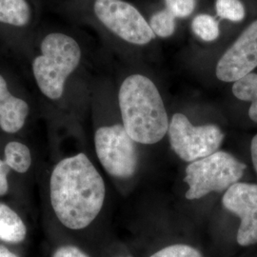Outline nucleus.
Listing matches in <instances>:
<instances>
[{"label":"nucleus","mask_w":257,"mask_h":257,"mask_svg":"<svg viewBox=\"0 0 257 257\" xmlns=\"http://www.w3.org/2000/svg\"><path fill=\"white\" fill-rule=\"evenodd\" d=\"M49 187L55 216L70 230L87 228L101 211L106 197L104 180L85 154L60 160Z\"/></svg>","instance_id":"nucleus-1"},{"label":"nucleus","mask_w":257,"mask_h":257,"mask_svg":"<svg viewBox=\"0 0 257 257\" xmlns=\"http://www.w3.org/2000/svg\"><path fill=\"white\" fill-rule=\"evenodd\" d=\"M83 55L82 45L71 33L52 23H41L25 66L45 101L55 104L64 98Z\"/></svg>","instance_id":"nucleus-2"},{"label":"nucleus","mask_w":257,"mask_h":257,"mask_svg":"<svg viewBox=\"0 0 257 257\" xmlns=\"http://www.w3.org/2000/svg\"><path fill=\"white\" fill-rule=\"evenodd\" d=\"M121 118L128 136L141 144H155L164 138L169 119L156 84L142 74H132L120 85Z\"/></svg>","instance_id":"nucleus-3"},{"label":"nucleus","mask_w":257,"mask_h":257,"mask_svg":"<svg viewBox=\"0 0 257 257\" xmlns=\"http://www.w3.org/2000/svg\"><path fill=\"white\" fill-rule=\"evenodd\" d=\"M41 23L39 0H0V55L25 66Z\"/></svg>","instance_id":"nucleus-4"},{"label":"nucleus","mask_w":257,"mask_h":257,"mask_svg":"<svg viewBox=\"0 0 257 257\" xmlns=\"http://www.w3.org/2000/svg\"><path fill=\"white\" fill-rule=\"evenodd\" d=\"M246 165L229 153L217 151L193 161L186 169V198L199 199L209 193L227 191L244 175Z\"/></svg>","instance_id":"nucleus-5"},{"label":"nucleus","mask_w":257,"mask_h":257,"mask_svg":"<svg viewBox=\"0 0 257 257\" xmlns=\"http://www.w3.org/2000/svg\"><path fill=\"white\" fill-rule=\"evenodd\" d=\"M89 10L99 26L110 35L134 45H146L156 38L144 17L124 0H90L88 4L75 0Z\"/></svg>","instance_id":"nucleus-6"},{"label":"nucleus","mask_w":257,"mask_h":257,"mask_svg":"<svg viewBox=\"0 0 257 257\" xmlns=\"http://www.w3.org/2000/svg\"><path fill=\"white\" fill-rule=\"evenodd\" d=\"M94 146L106 172L117 178L132 177L137 172L138 149L136 141L121 124L102 126L94 135Z\"/></svg>","instance_id":"nucleus-7"},{"label":"nucleus","mask_w":257,"mask_h":257,"mask_svg":"<svg viewBox=\"0 0 257 257\" xmlns=\"http://www.w3.org/2000/svg\"><path fill=\"white\" fill-rule=\"evenodd\" d=\"M168 133L175 154L191 163L217 152L224 140V134L216 125L193 126L180 112L173 115Z\"/></svg>","instance_id":"nucleus-8"},{"label":"nucleus","mask_w":257,"mask_h":257,"mask_svg":"<svg viewBox=\"0 0 257 257\" xmlns=\"http://www.w3.org/2000/svg\"><path fill=\"white\" fill-rule=\"evenodd\" d=\"M16 64L0 55V128L10 135L25 127L32 111L30 99L20 89L14 72Z\"/></svg>","instance_id":"nucleus-9"},{"label":"nucleus","mask_w":257,"mask_h":257,"mask_svg":"<svg viewBox=\"0 0 257 257\" xmlns=\"http://www.w3.org/2000/svg\"><path fill=\"white\" fill-rule=\"evenodd\" d=\"M257 67V19L251 22L216 65V77L223 82H235Z\"/></svg>","instance_id":"nucleus-10"},{"label":"nucleus","mask_w":257,"mask_h":257,"mask_svg":"<svg viewBox=\"0 0 257 257\" xmlns=\"http://www.w3.org/2000/svg\"><path fill=\"white\" fill-rule=\"evenodd\" d=\"M224 207L240 218L236 240L240 246L257 244V185L237 182L225 192Z\"/></svg>","instance_id":"nucleus-11"},{"label":"nucleus","mask_w":257,"mask_h":257,"mask_svg":"<svg viewBox=\"0 0 257 257\" xmlns=\"http://www.w3.org/2000/svg\"><path fill=\"white\" fill-rule=\"evenodd\" d=\"M27 236V227L19 213L9 205L0 202V240L19 244Z\"/></svg>","instance_id":"nucleus-12"},{"label":"nucleus","mask_w":257,"mask_h":257,"mask_svg":"<svg viewBox=\"0 0 257 257\" xmlns=\"http://www.w3.org/2000/svg\"><path fill=\"white\" fill-rule=\"evenodd\" d=\"M233 95L241 101L250 103L248 116L257 123V74L250 73L240 78L232 85Z\"/></svg>","instance_id":"nucleus-13"},{"label":"nucleus","mask_w":257,"mask_h":257,"mask_svg":"<svg viewBox=\"0 0 257 257\" xmlns=\"http://www.w3.org/2000/svg\"><path fill=\"white\" fill-rule=\"evenodd\" d=\"M3 160L10 170L25 174L32 165V154L27 145L19 141H11L4 148Z\"/></svg>","instance_id":"nucleus-14"},{"label":"nucleus","mask_w":257,"mask_h":257,"mask_svg":"<svg viewBox=\"0 0 257 257\" xmlns=\"http://www.w3.org/2000/svg\"><path fill=\"white\" fill-rule=\"evenodd\" d=\"M192 30L196 37L208 42L216 40L220 35L219 22L212 16L206 14L199 15L193 19Z\"/></svg>","instance_id":"nucleus-15"},{"label":"nucleus","mask_w":257,"mask_h":257,"mask_svg":"<svg viewBox=\"0 0 257 257\" xmlns=\"http://www.w3.org/2000/svg\"><path fill=\"white\" fill-rule=\"evenodd\" d=\"M175 19L169 10H162L152 16L149 25L156 36L166 38L173 36L175 33Z\"/></svg>","instance_id":"nucleus-16"},{"label":"nucleus","mask_w":257,"mask_h":257,"mask_svg":"<svg viewBox=\"0 0 257 257\" xmlns=\"http://www.w3.org/2000/svg\"><path fill=\"white\" fill-rule=\"evenodd\" d=\"M215 10L220 19L231 22H240L246 16L245 7L240 0H216Z\"/></svg>","instance_id":"nucleus-17"},{"label":"nucleus","mask_w":257,"mask_h":257,"mask_svg":"<svg viewBox=\"0 0 257 257\" xmlns=\"http://www.w3.org/2000/svg\"><path fill=\"white\" fill-rule=\"evenodd\" d=\"M150 257H203L202 254L189 245L177 244L168 246Z\"/></svg>","instance_id":"nucleus-18"},{"label":"nucleus","mask_w":257,"mask_h":257,"mask_svg":"<svg viewBox=\"0 0 257 257\" xmlns=\"http://www.w3.org/2000/svg\"><path fill=\"white\" fill-rule=\"evenodd\" d=\"M166 9L175 18L184 19L190 17L196 6V0H165Z\"/></svg>","instance_id":"nucleus-19"},{"label":"nucleus","mask_w":257,"mask_h":257,"mask_svg":"<svg viewBox=\"0 0 257 257\" xmlns=\"http://www.w3.org/2000/svg\"><path fill=\"white\" fill-rule=\"evenodd\" d=\"M53 257H90L80 248L74 246H62L55 250Z\"/></svg>","instance_id":"nucleus-20"},{"label":"nucleus","mask_w":257,"mask_h":257,"mask_svg":"<svg viewBox=\"0 0 257 257\" xmlns=\"http://www.w3.org/2000/svg\"><path fill=\"white\" fill-rule=\"evenodd\" d=\"M9 167L0 158V196L6 195L9 192Z\"/></svg>","instance_id":"nucleus-21"},{"label":"nucleus","mask_w":257,"mask_h":257,"mask_svg":"<svg viewBox=\"0 0 257 257\" xmlns=\"http://www.w3.org/2000/svg\"><path fill=\"white\" fill-rule=\"evenodd\" d=\"M250 156H251L252 164H253V167H254L257 174V134L251 139V143H250Z\"/></svg>","instance_id":"nucleus-22"},{"label":"nucleus","mask_w":257,"mask_h":257,"mask_svg":"<svg viewBox=\"0 0 257 257\" xmlns=\"http://www.w3.org/2000/svg\"><path fill=\"white\" fill-rule=\"evenodd\" d=\"M0 257H19L5 246L0 245Z\"/></svg>","instance_id":"nucleus-23"}]
</instances>
